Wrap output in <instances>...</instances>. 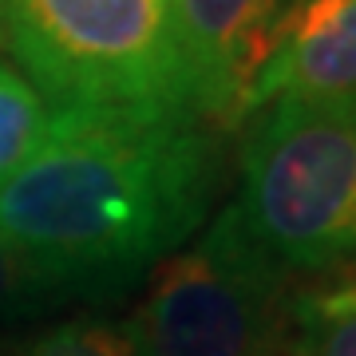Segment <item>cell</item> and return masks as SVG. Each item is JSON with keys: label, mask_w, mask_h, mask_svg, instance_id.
Wrapping results in <instances>:
<instances>
[{"label": "cell", "mask_w": 356, "mask_h": 356, "mask_svg": "<svg viewBox=\"0 0 356 356\" xmlns=\"http://www.w3.org/2000/svg\"><path fill=\"white\" fill-rule=\"evenodd\" d=\"M293 356H356V277L293 297Z\"/></svg>", "instance_id": "obj_7"}, {"label": "cell", "mask_w": 356, "mask_h": 356, "mask_svg": "<svg viewBox=\"0 0 356 356\" xmlns=\"http://www.w3.org/2000/svg\"><path fill=\"white\" fill-rule=\"evenodd\" d=\"M170 8L198 88V111L218 127L245 123L289 0H170Z\"/></svg>", "instance_id": "obj_5"}, {"label": "cell", "mask_w": 356, "mask_h": 356, "mask_svg": "<svg viewBox=\"0 0 356 356\" xmlns=\"http://www.w3.org/2000/svg\"><path fill=\"white\" fill-rule=\"evenodd\" d=\"M20 356H143V341L135 317H76L44 329Z\"/></svg>", "instance_id": "obj_9"}, {"label": "cell", "mask_w": 356, "mask_h": 356, "mask_svg": "<svg viewBox=\"0 0 356 356\" xmlns=\"http://www.w3.org/2000/svg\"><path fill=\"white\" fill-rule=\"evenodd\" d=\"M234 206L285 273L356 257V103H269L245 131Z\"/></svg>", "instance_id": "obj_3"}, {"label": "cell", "mask_w": 356, "mask_h": 356, "mask_svg": "<svg viewBox=\"0 0 356 356\" xmlns=\"http://www.w3.org/2000/svg\"><path fill=\"white\" fill-rule=\"evenodd\" d=\"M51 301H56V297L28 273L24 261L13 254V245L0 238V325H4V321L32 317L36 309L51 305Z\"/></svg>", "instance_id": "obj_10"}, {"label": "cell", "mask_w": 356, "mask_h": 356, "mask_svg": "<svg viewBox=\"0 0 356 356\" xmlns=\"http://www.w3.org/2000/svg\"><path fill=\"white\" fill-rule=\"evenodd\" d=\"M218 178L198 111H51L40 151L0 182V238L56 301H111L202 226Z\"/></svg>", "instance_id": "obj_1"}, {"label": "cell", "mask_w": 356, "mask_h": 356, "mask_svg": "<svg viewBox=\"0 0 356 356\" xmlns=\"http://www.w3.org/2000/svg\"><path fill=\"white\" fill-rule=\"evenodd\" d=\"M273 99L356 103V0H289L254 83V115Z\"/></svg>", "instance_id": "obj_6"}, {"label": "cell", "mask_w": 356, "mask_h": 356, "mask_svg": "<svg viewBox=\"0 0 356 356\" xmlns=\"http://www.w3.org/2000/svg\"><path fill=\"white\" fill-rule=\"evenodd\" d=\"M4 40L51 111H198L170 0H8Z\"/></svg>", "instance_id": "obj_2"}, {"label": "cell", "mask_w": 356, "mask_h": 356, "mask_svg": "<svg viewBox=\"0 0 356 356\" xmlns=\"http://www.w3.org/2000/svg\"><path fill=\"white\" fill-rule=\"evenodd\" d=\"M8 36V0H0V44Z\"/></svg>", "instance_id": "obj_11"}, {"label": "cell", "mask_w": 356, "mask_h": 356, "mask_svg": "<svg viewBox=\"0 0 356 356\" xmlns=\"http://www.w3.org/2000/svg\"><path fill=\"white\" fill-rule=\"evenodd\" d=\"M51 111L44 107L32 79L13 64H0V182L13 178L40 151Z\"/></svg>", "instance_id": "obj_8"}, {"label": "cell", "mask_w": 356, "mask_h": 356, "mask_svg": "<svg viewBox=\"0 0 356 356\" xmlns=\"http://www.w3.org/2000/svg\"><path fill=\"white\" fill-rule=\"evenodd\" d=\"M135 329L143 356H281L293 348L289 273L226 206L198 245L159 261Z\"/></svg>", "instance_id": "obj_4"}]
</instances>
